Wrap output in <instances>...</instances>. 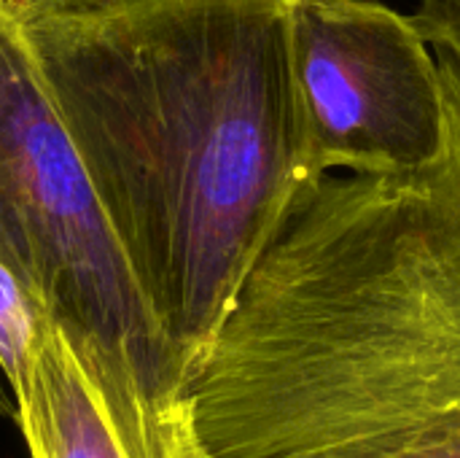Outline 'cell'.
Wrapping results in <instances>:
<instances>
[{
	"instance_id": "cell-8",
	"label": "cell",
	"mask_w": 460,
	"mask_h": 458,
	"mask_svg": "<svg viewBox=\"0 0 460 458\" xmlns=\"http://www.w3.org/2000/svg\"><path fill=\"white\" fill-rule=\"evenodd\" d=\"M0 378H3V375H0ZM0 413H13V416H16L13 397H11V391H5V389H3V383H0Z\"/></svg>"
},
{
	"instance_id": "cell-7",
	"label": "cell",
	"mask_w": 460,
	"mask_h": 458,
	"mask_svg": "<svg viewBox=\"0 0 460 458\" xmlns=\"http://www.w3.org/2000/svg\"><path fill=\"white\" fill-rule=\"evenodd\" d=\"M410 19L431 46L442 84L460 97V0H418Z\"/></svg>"
},
{
	"instance_id": "cell-10",
	"label": "cell",
	"mask_w": 460,
	"mask_h": 458,
	"mask_svg": "<svg viewBox=\"0 0 460 458\" xmlns=\"http://www.w3.org/2000/svg\"><path fill=\"white\" fill-rule=\"evenodd\" d=\"M8 3H11V0H0V13H3V11L8 8Z\"/></svg>"
},
{
	"instance_id": "cell-6",
	"label": "cell",
	"mask_w": 460,
	"mask_h": 458,
	"mask_svg": "<svg viewBox=\"0 0 460 458\" xmlns=\"http://www.w3.org/2000/svg\"><path fill=\"white\" fill-rule=\"evenodd\" d=\"M43 316L19 278L0 262V375L11 394L27 373Z\"/></svg>"
},
{
	"instance_id": "cell-9",
	"label": "cell",
	"mask_w": 460,
	"mask_h": 458,
	"mask_svg": "<svg viewBox=\"0 0 460 458\" xmlns=\"http://www.w3.org/2000/svg\"><path fill=\"white\" fill-rule=\"evenodd\" d=\"M410 458H460V448H445V451H431V454H420V456Z\"/></svg>"
},
{
	"instance_id": "cell-5",
	"label": "cell",
	"mask_w": 460,
	"mask_h": 458,
	"mask_svg": "<svg viewBox=\"0 0 460 458\" xmlns=\"http://www.w3.org/2000/svg\"><path fill=\"white\" fill-rule=\"evenodd\" d=\"M11 397L30 458H202L189 427L127 397L105 364L49 313Z\"/></svg>"
},
{
	"instance_id": "cell-3",
	"label": "cell",
	"mask_w": 460,
	"mask_h": 458,
	"mask_svg": "<svg viewBox=\"0 0 460 458\" xmlns=\"http://www.w3.org/2000/svg\"><path fill=\"white\" fill-rule=\"evenodd\" d=\"M0 262L151 413L186 424L181 362L59 121L0 13Z\"/></svg>"
},
{
	"instance_id": "cell-4",
	"label": "cell",
	"mask_w": 460,
	"mask_h": 458,
	"mask_svg": "<svg viewBox=\"0 0 460 458\" xmlns=\"http://www.w3.org/2000/svg\"><path fill=\"white\" fill-rule=\"evenodd\" d=\"M291 67L313 184L402 173L442 151L447 100L434 51L385 3L291 0Z\"/></svg>"
},
{
	"instance_id": "cell-2",
	"label": "cell",
	"mask_w": 460,
	"mask_h": 458,
	"mask_svg": "<svg viewBox=\"0 0 460 458\" xmlns=\"http://www.w3.org/2000/svg\"><path fill=\"white\" fill-rule=\"evenodd\" d=\"M442 89V151L302 192L189 362L202 458L460 448V97Z\"/></svg>"
},
{
	"instance_id": "cell-1",
	"label": "cell",
	"mask_w": 460,
	"mask_h": 458,
	"mask_svg": "<svg viewBox=\"0 0 460 458\" xmlns=\"http://www.w3.org/2000/svg\"><path fill=\"white\" fill-rule=\"evenodd\" d=\"M11 22L181 373L305 165L291 0H11Z\"/></svg>"
}]
</instances>
